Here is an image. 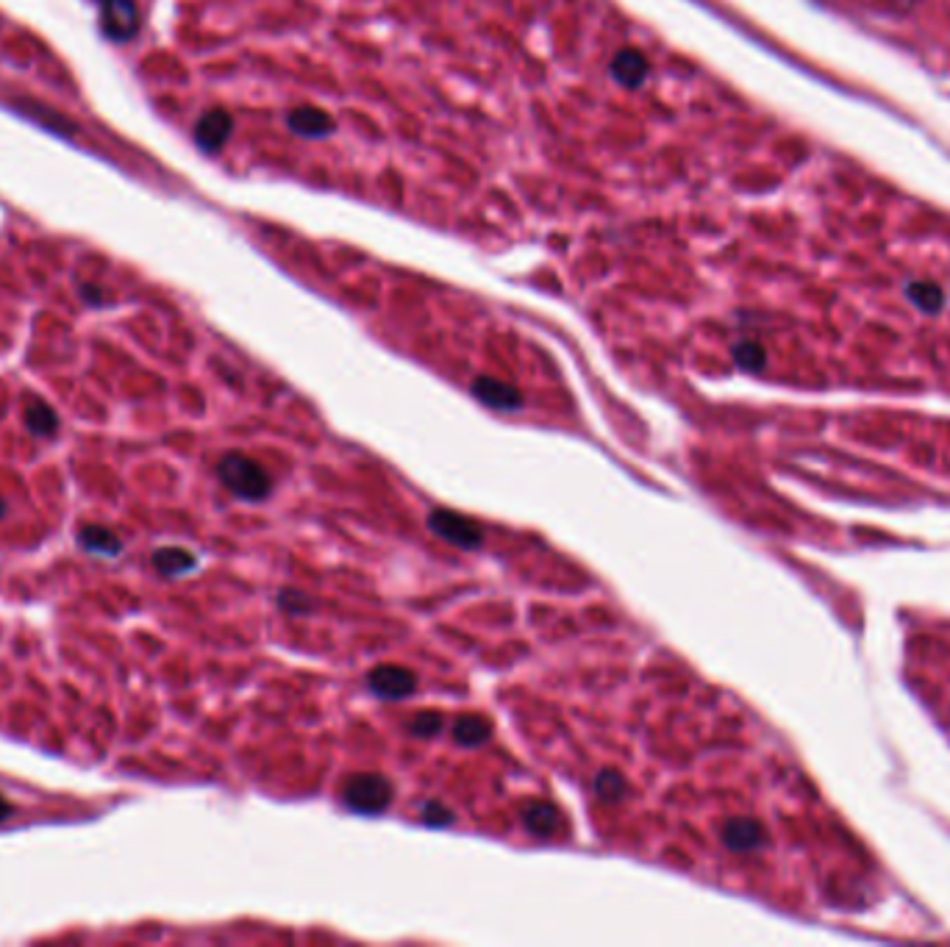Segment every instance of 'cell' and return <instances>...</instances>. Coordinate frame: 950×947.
Here are the masks:
<instances>
[{
    "mask_svg": "<svg viewBox=\"0 0 950 947\" xmlns=\"http://www.w3.org/2000/svg\"><path fill=\"white\" fill-rule=\"evenodd\" d=\"M217 478L234 498L250 500V503L270 498L273 492V475L267 473V467L239 450L225 453L217 462Z\"/></svg>",
    "mask_w": 950,
    "mask_h": 947,
    "instance_id": "6da1fadb",
    "label": "cell"
},
{
    "mask_svg": "<svg viewBox=\"0 0 950 947\" xmlns=\"http://www.w3.org/2000/svg\"><path fill=\"white\" fill-rule=\"evenodd\" d=\"M392 798H395V786L389 784L384 775H353L342 786V800L356 814L375 817V814H381V811H387L392 806Z\"/></svg>",
    "mask_w": 950,
    "mask_h": 947,
    "instance_id": "7a4b0ae2",
    "label": "cell"
},
{
    "mask_svg": "<svg viewBox=\"0 0 950 947\" xmlns=\"http://www.w3.org/2000/svg\"><path fill=\"white\" fill-rule=\"evenodd\" d=\"M425 523L431 528V534H437L439 539L450 542L453 548L478 550L484 545V528H481V523H475V520L464 517L459 511L434 509L428 514Z\"/></svg>",
    "mask_w": 950,
    "mask_h": 947,
    "instance_id": "3957f363",
    "label": "cell"
},
{
    "mask_svg": "<svg viewBox=\"0 0 950 947\" xmlns=\"http://www.w3.org/2000/svg\"><path fill=\"white\" fill-rule=\"evenodd\" d=\"M367 686L375 698L381 700H403L414 695L417 689V675L398 664H381L367 675Z\"/></svg>",
    "mask_w": 950,
    "mask_h": 947,
    "instance_id": "277c9868",
    "label": "cell"
},
{
    "mask_svg": "<svg viewBox=\"0 0 950 947\" xmlns=\"http://www.w3.org/2000/svg\"><path fill=\"white\" fill-rule=\"evenodd\" d=\"M470 392H473L475 400H481L484 406L498 409V412H517L523 406V395L517 392V387L506 384V381H498V378H489V375L475 378L470 384Z\"/></svg>",
    "mask_w": 950,
    "mask_h": 947,
    "instance_id": "5b68a950",
    "label": "cell"
},
{
    "mask_svg": "<svg viewBox=\"0 0 950 947\" xmlns=\"http://www.w3.org/2000/svg\"><path fill=\"white\" fill-rule=\"evenodd\" d=\"M720 839L731 853H753L764 845V828L756 820L737 817L720 828Z\"/></svg>",
    "mask_w": 950,
    "mask_h": 947,
    "instance_id": "8992f818",
    "label": "cell"
},
{
    "mask_svg": "<svg viewBox=\"0 0 950 947\" xmlns=\"http://www.w3.org/2000/svg\"><path fill=\"white\" fill-rule=\"evenodd\" d=\"M523 825L531 836L548 839V836L562 831V811L556 809L553 803H545V800L528 803L523 809Z\"/></svg>",
    "mask_w": 950,
    "mask_h": 947,
    "instance_id": "52a82bcc",
    "label": "cell"
},
{
    "mask_svg": "<svg viewBox=\"0 0 950 947\" xmlns=\"http://www.w3.org/2000/svg\"><path fill=\"white\" fill-rule=\"evenodd\" d=\"M453 739L456 745L462 748H481L492 739V723L481 714H462L456 723H453Z\"/></svg>",
    "mask_w": 950,
    "mask_h": 947,
    "instance_id": "ba28073f",
    "label": "cell"
},
{
    "mask_svg": "<svg viewBox=\"0 0 950 947\" xmlns=\"http://www.w3.org/2000/svg\"><path fill=\"white\" fill-rule=\"evenodd\" d=\"M906 295L912 300L914 306L925 314H937L942 306H945V292L937 284H931V281H914L906 289Z\"/></svg>",
    "mask_w": 950,
    "mask_h": 947,
    "instance_id": "9c48e42d",
    "label": "cell"
},
{
    "mask_svg": "<svg viewBox=\"0 0 950 947\" xmlns=\"http://www.w3.org/2000/svg\"><path fill=\"white\" fill-rule=\"evenodd\" d=\"M153 564H156V570L162 575H181L195 567V556L184 548H162L156 550Z\"/></svg>",
    "mask_w": 950,
    "mask_h": 947,
    "instance_id": "30bf717a",
    "label": "cell"
},
{
    "mask_svg": "<svg viewBox=\"0 0 950 947\" xmlns=\"http://www.w3.org/2000/svg\"><path fill=\"white\" fill-rule=\"evenodd\" d=\"M592 789H595V795H598L603 803H620V800H625V795H628V781H625L617 770H603V773H598V778H595Z\"/></svg>",
    "mask_w": 950,
    "mask_h": 947,
    "instance_id": "8fae6325",
    "label": "cell"
},
{
    "mask_svg": "<svg viewBox=\"0 0 950 947\" xmlns=\"http://www.w3.org/2000/svg\"><path fill=\"white\" fill-rule=\"evenodd\" d=\"M25 423L31 431H37V434H53L56 428H59V420H56V414L50 412L45 403H31L28 409H25Z\"/></svg>",
    "mask_w": 950,
    "mask_h": 947,
    "instance_id": "7c38bea8",
    "label": "cell"
},
{
    "mask_svg": "<svg viewBox=\"0 0 950 947\" xmlns=\"http://www.w3.org/2000/svg\"><path fill=\"white\" fill-rule=\"evenodd\" d=\"M442 714L439 711H417L412 720H409V734L417 736V739H431V736H437L442 731Z\"/></svg>",
    "mask_w": 950,
    "mask_h": 947,
    "instance_id": "4fadbf2b",
    "label": "cell"
},
{
    "mask_svg": "<svg viewBox=\"0 0 950 947\" xmlns=\"http://www.w3.org/2000/svg\"><path fill=\"white\" fill-rule=\"evenodd\" d=\"M734 359L742 370H750V373H759L764 364H767V353L759 342H739L737 348H734Z\"/></svg>",
    "mask_w": 950,
    "mask_h": 947,
    "instance_id": "5bb4252c",
    "label": "cell"
},
{
    "mask_svg": "<svg viewBox=\"0 0 950 947\" xmlns=\"http://www.w3.org/2000/svg\"><path fill=\"white\" fill-rule=\"evenodd\" d=\"M81 542H84L89 550H98V553H117V550H120V542H117L109 531H98V528H87V531L81 534Z\"/></svg>",
    "mask_w": 950,
    "mask_h": 947,
    "instance_id": "9a60e30c",
    "label": "cell"
},
{
    "mask_svg": "<svg viewBox=\"0 0 950 947\" xmlns=\"http://www.w3.org/2000/svg\"><path fill=\"white\" fill-rule=\"evenodd\" d=\"M278 609L287 611V614H309L314 609V603L298 589H284L278 595Z\"/></svg>",
    "mask_w": 950,
    "mask_h": 947,
    "instance_id": "2e32d148",
    "label": "cell"
},
{
    "mask_svg": "<svg viewBox=\"0 0 950 947\" xmlns=\"http://www.w3.org/2000/svg\"><path fill=\"white\" fill-rule=\"evenodd\" d=\"M420 820L425 825H434V828H442V825L453 823V811L448 806H442L439 800H431V803H423L420 806Z\"/></svg>",
    "mask_w": 950,
    "mask_h": 947,
    "instance_id": "e0dca14e",
    "label": "cell"
},
{
    "mask_svg": "<svg viewBox=\"0 0 950 947\" xmlns=\"http://www.w3.org/2000/svg\"><path fill=\"white\" fill-rule=\"evenodd\" d=\"M9 814H12V806H9L6 800L0 798V820H3V817H9Z\"/></svg>",
    "mask_w": 950,
    "mask_h": 947,
    "instance_id": "ac0fdd59",
    "label": "cell"
},
{
    "mask_svg": "<svg viewBox=\"0 0 950 947\" xmlns=\"http://www.w3.org/2000/svg\"><path fill=\"white\" fill-rule=\"evenodd\" d=\"M3 514H6V506H3V500H0V517H3Z\"/></svg>",
    "mask_w": 950,
    "mask_h": 947,
    "instance_id": "d6986e66",
    "label": "cell"
}]
</instances>
